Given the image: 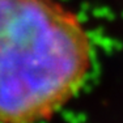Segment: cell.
I'll list each match as a JSON object with an SVG mask.
<instances>
[{
    "mask_svg": "<svg viewBox=\"0 0 123 123\" xmlns=\"http://www.w3.org/2000/svg\"><path fill=\"white\" fill-rule=\"evenodd\" d=\"M94 50L59 0H0V123H45L79 94Z\"/></svg>",
    "mask_w": 123,
    "mask_h": 123,
    "instance_id": "obj_1",
    "label": "cell"
}]
</instances>
